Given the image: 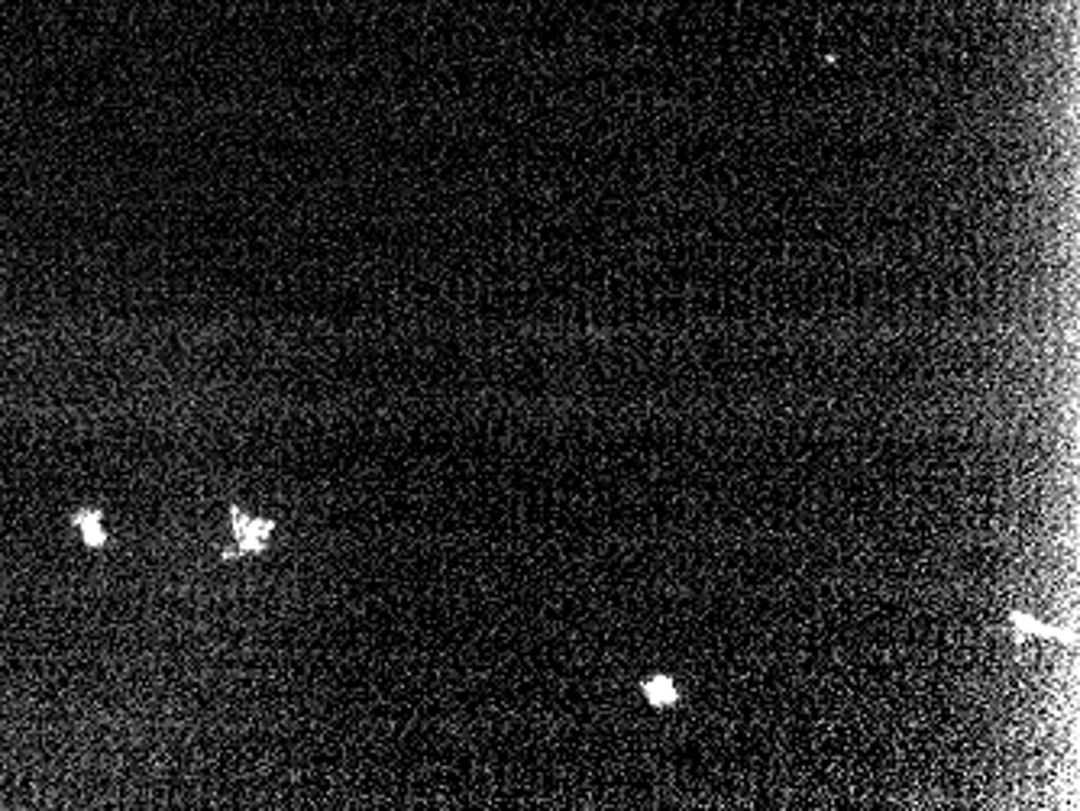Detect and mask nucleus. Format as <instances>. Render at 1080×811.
Masks as SVG:
<instances>
[{
  "instance_id": "nucleus-2",
  "label": "nucleus",
  "mask_w": 1080,
  "mask_h": 811,
  "mask_svg": "<svg viewBox=\"0 0 1080 811\" xmlns=\"http://www.w3.org/2000/svg\"><path fill=\"white\" fill-rule=\"evenodd\" d=\"M644 696H647V701H650V705H657V708H667V705H677L680 689L673 686V679H667V676H654V679H647V683H644Z\"/></svg>"
},
{
  "instance_id": "nucleus-4",
  "label": "nucleus",
  "mask_w": 1080,
  "mask_h": 811,
  "mask_svg": "<svg viewBox=\"0 0 1080 811\" xmlns=\"http://www.w3.org/2000/svg\"><path fill=\"white\" fill-rule=\"evenodd\" d=\"M1010 621H1013V631H1016V634H1045V638H1061V634H1058L1055 628H1045V624H1038L1035 618H1028V615H1020V611H1016V615H1013Z\"/></svg>"
},
{
  "instance_id": "nucleus-1",
  "label": "nucleus",
  "mask_w": 1080,
  "mask_h": 811,
  "mask_svg": "<svg viewBox=\"0 0 1080 811\" xmlns=\"http://www.w3.org/2000/svg\"><path fill=\"white\" fill-rule=\"evenodd\" d=\"M230 527H233V537H236V547L224 553V560L230 556H240V553H263L269 547V537L276 530L272 521H263V518H249L243 515L240 508H230Z\"/></svg>"
},
{
  "instance_id": "nucleus-3",
  "label": "nucleus",
  "mask_w": 1080,
  "mask_h": 811,
  "mask_svg": "<svg viewBox=\"0 0 1080 811\" xmlns=\"http://www.w3.org/2000/svg\"><path fill=\"white\" fill-rule=\"evenodd\" d=\"M75 523L81 527V533H85V540H88L91 547H101V543H104V527H101V518H98L94 511L75 515Z\"/></svg>"
}]
</instances>
